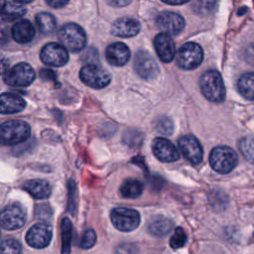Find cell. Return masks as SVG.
Wrapping results in <instances>:
<instances>
[{
  "instance_id": "37",
  "label": "cell",
  "mask_w": 254,
  "mask_h": 254,
  "mask_svg": "<svg viewBox=\"0 0 254 254\" xmlns=\"http://www.w3.org/2000/svg\"><path fill=\"white\" fill-rule=\"evenodd\" d=\"M245 57L248 63L254 65V43L249 45L245 51Z\"/></svg>"
},
{
  "instance_id": "4",
  "label": "cell",
  "mask_w": 254,
  "mask_h": 254,
  "mask_svg": "<svg viewBox=\"0 0 254 254\" xmlns=\"http://www.w3.org/2000/svg\"><path fill=\"white\" fill-rule=\"evenodd\" d=\"M238 157L236 152L228 146H217L209 155L210 167L219 174L230 173L237 165Z\"/></svg>"
},
{
  "instance_id": "19",
  "label": "cell",
  "mask_w": 254,
  "mask_h": 254,
  "mask_svg": "<svg viewBox=\"0 0 254 254\" xmlns=\"http://www.w3.org/2000/svg\"><path fill=\"white\" fill-rule=\"evenodd\" d=\"M26 107V101L18 94L4 92L0 97V110L2 114H13L22 111Z\"/></svg>"
},
{
  "instance_id": "9",
  "label": "cell",
  "mask_w": 254,
  "mask_h": 254,
  "mask_svg": "<svg viewBox=\"0 0 254 254\" xmlns=\"http://www.w3.org/2000/svg\"><path fill=\"white\" fill-rule=\"evenodd\" d=\"M0 222L4 229H19L26 222V211L21 204L16 202L10 203L2 209Z\"/></svg>"
},
{
  "instance_id": "2",
  "label": "cell",
  "mask_w": 254,
  "mask_h": 254,
  "mask_svg": "<svg viewBox=\"0 0 254 254\" xmlns=\"http://www.w3.org/2000/svg\"><path fill=\"white\" fill-rule=\"evenodd\" d=\"M31 134L29 124L23 120H8L0 127L1 143L5 146H13L26 141Z\"/></svg>"
},
{
  "instance_id": "1",
  "label": "cell",
  "mask_w": 254,
  "mask_h": 254,
  "mask_svg": "<svg viewBox=\"0 0 254 254\" xmlns=\"http://www.w3.org/2000/svg\"><path fill=\"white\" fill-rule=\"evenodd\" d=\"M199 86L203 96L211 102L220 103L225 98V87L221 74L216 70L203 72L199 79Z\"/></svg>"
},
{
  "instance_id": "27",
  "label": "cell",
  "mask_w": 254,
  "mask_h": 254,
  "mask_svg": "<svg viewBox=\"0 0 254 254\" xmlns=\"http://www.w3.org/2000/svg\"><path fill=\"white\" fill-rule=\"evenodd\" d=\"M62 254H70V244L72 237L71 221L64 217L62 220Z\"/></svg>"
},
{
  "instance_id": "10",
  "label": "cell",
  "mask_w": 254,
  "mask_h": 254,
  "mask_svg": "<svg viewBox=\"0 0 254 254\" xmlns=\"http://www.w3.org/2000/svg\"><path fill=\"white\" fill-rule=\"evenodd\" d=\"M134 68L137 74L143 79L150 80L157 77L159 74V66L155 59L144 50L136 53L134 59Z\"/></svg>"
},
{
  "instance_id": "38",
  "label": "cell",
  "mask_w": 254,
  "mask_h": 254,
  "mask_svg": "<svg viewBox=\"0 0 254 254\" xmlns=\"http://www.w3.org/2000/svg\"><path fill=\"white\" fill-rule=\"evenodd\" d=\"M47 4L53 8L60 9V8L64 7L65 5H67L68 1H66V0H49V1H47Z\"/></svg>"
},
{
  "instance_id": "12",
  "label": "cell",
  "mask_w": 254,
  "mask_h": 254,
  "mask_svg": "<svg viewBox=\"0 0 254 254\" xmlns=\"http://www.w3.org/2000/svg\"><path fill=\"white\" fill-rule=\"evenodd\" d=\"M156 23L163 33L173 36L179 35L186 25L183 16L171 11L161 12L156 18Z\"/></svg>"
},
{
  "instance_id": "33",
  "label": "cell",
  "mask_w": 254,
  "mask_h": 254,
  "mask_svg": "<svg viewBox=\"0 0 254 254\" xmlns=\"http://www.w3.org/2000/svg\"><path fill=\"white\" fill-rule=\"evenodd\" d=\"M216 4L215 1H196L192 3V10L200 15H208L213 12Z\"/></svg>"
},
{
  "instance_id": "23",
  "label": "cell",
  "mask_w": 254,
  "mask_h": 254,
  "mask_svg": "<svg viewBox=\"0 0 254 254\" xmlns=\"http://www.w3.org/2000/svg\"><path fill=\"white\" fill-rule=\"evenodd\" d=\"M24 4L25 3H23L22 1L3 2L2 9H1L2 20L6 22H11L25 15L27 12V9L24 6Z\"/></svg>"
},
{
  "instance_id": "24",
  "label": "cell",
  "mask_w": 254,
  "mask_h": 254,
  "mask_svg": "<svg viewBox=\"0 0 254 254\" xmlns=\"http://www.w3.org/2000/svg\"><path fill=\"white\" fill-rule=\"evenodd\" d=\"M143 189V184L139 180L127 179L122 183L119 191L125 198H137L142 194Z\"/></svg>"
},
{
  "instance_id": "18",
  "label": "cell",
  "mask_w": 254,
  "mask_h": 254,
  "mask_svg": "<svg viewBox=\"0 0 254 254\" xmlns=\"http://www.w3.org/2000/svg\"><path fill=\"white\" fill-rule=\"evenodd\" d=\"M105 57L110 64L114 66H122L126 64L130 59V50L125 44L115 42L106 48Z\"/></svg>"
},
{
  "instance_id": "25",
  "label": "cell",
  "mask_w": 254,
  "mask_h": 254,
  "mask_svg": "<svg viewBox=\"0 0 254 254\" xmlns=\"http://www.w3.org/2000/svg\"><path fill=\"white\" fill-rule=\"evenodd\" d=\"M237 87L243 97L248 100H254V72L242 74L237 81Z\"/></svg>"
},
{
  "instance_id": "29",
  "label": "cell",
  "mask_w": 254,
  "mask_h": 254,
  "mask_svg": "<svg viewBox=\"0 0 254 254\" xmlns=\"http://www.w3.org/2000/svg\"><path fill=\"white\" fill-rule=\"evenodd\" d=\"M123 143L130 148H137L141 146L144 140V134L135 129L126 130L123 134Z\"/></svg>"
},
{
  "instance_id": "16",
  "label": "cell",
  "mask_w": 254,
  "mask_h": 254,
  "mask_svg": "<svg viewBox=\"0 0 254 254\" xmlns=\"http://www.w3.org/2000/svg\"><path fill=\"white\" fill-rule=\"evenodd\" d=\"M141 30V24L138 20L131 17H122L117 19L111 26V34L121 38H131Z\"/></svg>"
},
{
  "instance_id": "13",
  "label": "cell",
  "mask_w": 254,
  "mask_h": 254,
  "mask_svg": "<svg viewBox=\"0 0 254 254\" xmlns=\"http://www.w3.org/2000/svg\"><path fill=\"white\" fill-rule=\"evenodd\" d=\"M179 148L184 157L192 165H198L202 161L203 150L199 141L193 135H184L179 139Z\"/></svg>"
},
{
  "instance_id": "11",
  "label": "cell",
  "mask_w": 254,
  "mask_h": 254,
  "mask_svg": "<svg viewBox=\"0 0 254 254\" xmlns=\"http://www.w3.org/2000/svg\"><path fill=\"white\" fill-rule=\"evenodd\" d=\"M41 61L51 66H63L68 61L67 50L61 44L49 43L43 47L40 53Z\"/></svg>"
},
{
  "instance_id": "20",
  "label": "cell",
  "mask_w": 254,
  "mask_h": 254,
  "mask_svg": "<svg viewBox=\"0 0 254 254\" xmlns=\"http://www.w3.org/2000/svg\"><path fill=\"white\" fill-rule=\"evenodd\" d=\"M12 38L19 44L30 43L35 37V28L33 24L26 19L18 21L12 27Z\"/></svg>"
},
{
  "instance_id": "41",
  "label": "cell",
  "mask_w": 254,
  "mask_h": 254,
  "mask_svg": "<svg viewBox=\"0 0 254 254\" xmlns=\"http://www.w3.org/2000/svg\"><path fill=\"white\" fill-rule=\"evenodd\" d=\"M166 4H170V5H182L187 3V1H180V2H169V1H163Z\"/></svg>"
},
{
  "instance_id": "36",
  "label": "cell",
  "mask_w": 254,
  "mask_h": 254,
  "mask_svg": "<svg viewBox=\"0 0 254 254\" xmlns=\"http://www.w3.org/2000/svg\"><path fill=\"white\" fill-rule=\"evenodd\" d=\"M116 254H137V248L131 243L121 244L117 247Z\"/></svg>"
},
{
  "instance_id": "5",
  "label": "cell",
  "mask_w": 254,
  "mask_h": 254,
  "mask_svg": "<svg viewBox=\"0 0 254 254\" xmlns=\"http://www.w3.org/2000/svg\"><path fill=\"white\" fill-rule=\"evenodd\" d=\"M203 59V52L200 46L193 42L184 44L178 51L176 56L177 64L183 69H194Z\"/></svg>"
},
{
  "instance_id": "21",
  "label": "cell",
  "mask_w": 254,
  "mask_h": 254,
  "mask_svg": "<svg viewBox=\"0 0 254 254\" xmlns=\"http://www.w3.org/2000/svg\"><path fill=\"white\" fill-rule=\"evenodd\" d=\"M23 188L36 199L48 198L52 191L50 184L47 181L40 179L27 181Z\"/></svg>"
},
{
  "instance_id": "31",
  "label": "cell",
  "mask_w": 254,
  "mask_h": 254,
  "mask_svg": "<svg viewBox=\"0 0 254 254\" xmlns=\"http://www.w3.org/2000/svg\"><path fill=\"white\" fill-rule=\"evenodd\" d=\"M22 245L21 243L13 238L4 239L1 246V254H21Z\"/></svg>"
},
{
  "instance_id": "8",
  "label": "cell",
  "mask_w": 254,
  "mask_h": 254,
  "mask_svg": "<svg viewBox=\"0 0 254 254\" xmlns=\"http://www.w3.org/2000/svg\"><path fill=\"white\" fill-rule=\"evenodd\" d=\"M110 219L112 224L120 231L129 232L140 224V214L137 210L127 207H115L111 210Z\"/></svg>"
},
{
  "instance_id": "35",
  "label": "cell",
  "mask_w": 254,
  "mask_h": 254,
  "mask_svg": "<svg viewBox=\"0 0 254 254\" xmlns=\"http://www.w3.org/2000/svg\"><path fill=\"white\" fill-rule=\"evenodd\" d=\"M68 188V203H67V209L68 211H73L75 209V197H76V186L74 184L73 180H69L67 183Z\"/></svg>"
},
{
  "instance_id": "15",
  "label": "cell",
  "mask_w": 254,
  "mask_h": 254,
  "mask_svg": "<svg viewBox=\"0 0 254 254\" xmlns=\"http://www.w3.org/2000/svg\"><path fill=\"white\" fill-rule=\"evenodd\" d=\"M52 239V228L47 223H37L33 225L26 234L27 243L34 248H45Z\"/></svg>"
},
{
  "instance_id": "32",
  "label": "cell",
  "mask_w": 254,
  "mask_h": 254,
  "mask_svg": "<svg viewBox=\"0 0 254 254\" xmlns=\"http://www.w3.org/2000/svg\"><path fill=\"white\" fill-rule=\"evenodd\" d=\"M187 239H188V237H187L185 230L182 227H177L175 229L174 234L170 238V246L173 249L182 248L183 246H185Z\"/></svg>"
},
{
  "instance_id": "26",
  "label": "cell",
  "mask_w": 254,
  "mask_h": 254,
  "mask_svg": "<svg viewBox=\"0 0 254 254\" xmlns=\"http://www.w3.org/2000/svg\"><path fill=\"white\" fill-rule=\"evenodd\" d=\"M36 23L43 35H51L56 30V18L48 12H40L36 15Z\"/></svg>"
},
{
  "instance_id": "40",
  "label": "cell",
  "mask_w": 254,
  "mask_h": 254,
  "mask_svg": "<svg viewBox=\"0 0 254 254\" xmlns=\"http://www.w3.org/2000/svg\"><path fill=\"white\" fill-rule=\"evenodd\" d=\"M131 1H125V0H111V1H107V4L113 6V7H123L126 6L128 4H130Z\"/></svg>"
},
{
  "instance_id": "3",
  "label": "cell",
  "mask_w": 254,
  "mask_h": 254,
  "mask_svg": "<svg viewBox=\"0 0 254 254\" xmlns=\"http://www.w3.org/2000/svg\"><path fill=\"white\" fill-rule=\"evenodd\" d=\"M58 37L62 45L72 53L81 51L86 45L85 32L75 23H67L64 25L60 29Z\"/></svg>"
},
{
  "instance_id": "30",
  "label": "cell",
  "mask_w": 254,
  "mask_h": 254,
  "mask_svg": "<svg viewBox=\"0 0 254 254\" xmlns=\"http://www.w3.org/2000/svg\"><path fill=\"white\" fill-rule=\"evenodd\" d=\"M155 130L162 135H172L174 132L173 121L167 116H160L156 118L153 123Z\"/></svg>"
},
{
  "instance_id": "6",
  "label": "cell",
  "mask_w": 254,
  "mask_h": 254,
  "mask_svg": "<svg viewBox=\"0 0 254 254\" xmlns=\"http://www.w3.org/2000/svg\"><path fill=\"white\" fill-rule=\"evenodd\" d=\"M81 81L89 87L100 89L107 86L111 81L110 73L97 64H87L79 71Z\"/></svg>"
},
{
  "instance_id": "7",
  "label": "cell",
  "mask_w": 254,
  "mask_h": 254,
  "mask_svg": "<svg viewBox=\"0 0 254 254\" xmlns=\"http://www.w3.org/2000/svg\"><path fill=\"white\" fill-rule=\"evenodd\" d=\"M36 73L33 67L27 63H19L12 68L3 72L4 81L10 86L25 87L35 79Z\"/></svg>"
},
{
  "instance_id": "28",
  "label": "cell",
  "mask_w": 254,
  "mask_h": 254,
  "mask_svg": "<svg viewBox=\"0 0 254 254\" xmlns=\"http://www.w3.org/2000/svg\"><path fill=\"white\" fill-rule=\"evenodd\" d=\"M238 148L243 157L251 164H254V138L243 137L238 143Z\"/></svg>"
},
{
  "instance_id": "39",
  "label": "cell",
  "mask_w": 254,
  "mask_h": 254,
  "mask_svg": "<svg viewBox=\"0 0 254 254\" xmlns=\"http://www.w3.org/2000/svg\"><path fill=\"white\" fill-rule=\"evenodd\" d=\"M41 76L44 78V79H51V80H55L56 78V75L54 73V71L52 69H41V72H40Z\"/></svg>"
},
{
  "instance_id": "22",
  "label": "cell",
  "mask_w": 254,
  "mask_h": 254,
  "mask_svg": "<svg viewBox=\"0 0 254 254\" xmlns=\"http://www.w3.org/2000/svg\"><path fill=\"white\" fill-rule=\"evenodd\" d=\"M173 221L170 218L163 215H156L150 219L148 231L156 237H163L173 229Z\"/></svg>"
},
{
  "instance_id": "17",
  "label": "cell",
  "mask_w": 254,
  "mask_h": 254,
  "mask_svg": "<svg viewBox=\"0 0 254 254\" xmlns=\"http://www.w3.org/2000/svg\"><path fill=\"white\" fill-rule=\"evenodd\" d=\"M154 47L159 59L164 63H170L174 60L176 46L170 35L165 33L158 34L154 39Z\"/></svg>"
},
{
  "instance_id": "34",
  "label": "cell",
  "mask_w": 254,
  "mask_h": 254,
  "mask_svg": "<svg viewBox=\"0 0 254 254\" xmlns=\"http://www.w3.org/2000/svg\"><path fill=\"white\" fill-rule=\"evenodd\" d=\"M95 242H96V233L93 229L88 228L83 232L80 239L79 246L83 249H88V248H91L95 244Z\"/></svg>"
},
{
  "instance_id": "14",
  "label": "cell",
  "mask_w": 254,
  "mask_h": 254,
  "mask_svg": "<svg viewBox=\"0 0 254 254\" xmlns=\"http://www.w3.org/2000/svg\"><path fill=\"white\" fill-rule=\"evenodd\" d=\"M152 151L155 157L163 163H172L180 158L175 145L164 137H157L152 142Z\"/></svg>"
}]
</instances>
